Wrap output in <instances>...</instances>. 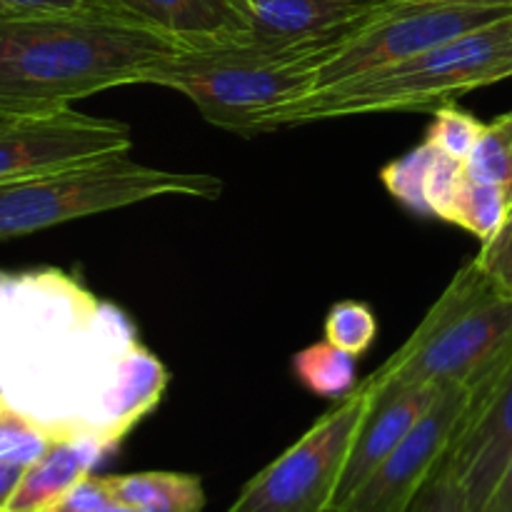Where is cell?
Segmentation results:
<instances>
[{
	"label": "cell",
	"mask_w": 512,
	"mask_h": 512,
	"mask_svg": "<svg viewBox=\"0 0 512 512\" xmlns=\"http://www.w3.org/2000/svg\"><path fill=\"white\" fill-rule=\"evenodd\" d=\"M168 383L128 313L75 275L0 270V398L50 440H93L113 453Z\"/></svg>",
	"instance_id": "1"
},
{
	"label": "cell",
	"mask_w": 512,
	"mask_h": 512,
	"mask_svg": "<svg viewBox=\"0 0 512 512\" xmlns=\"http://www.w3.org/2000/svg\"><path fill=\"white\" fill-rule=\"evenodd\" d=\"M193 45L105 8L0 15V115H43L120 85Z\"/></svg>",
	"instance_id": "2"
},
{
	"label": "cell",
	"mask_w": 512,
	"mask_h": 512,
	"mask_svg": "<svg viewBox=\"0 0 512 512\" xmlns=\"http://www.w3.org/2000/svg\"><path fill=\"white\" fill-rule=\"evenodd\" d=\"M508 78H512V15L413 58L278 105L258 120L255 135L353 115L435 113L473 90Z\"/></svg>",
	"instance_id": "3"
},
{
	"label": "cell",
	"mask_w": 512,
	"mask_h": 512,
	"mask_svg": "<svg viewBox=\"0 0 512 512\" xmlns=\"http://www.w3.org/2000/svg\"><path fill=\"white\" fill-rule=\"evenodd\" d=\"M323 60L315 48L243 35L180 50L150 65L140 85L178 90L208 123L250 138L268 110L313 93Z\"/></svg>",
	"instance_id": "4"
},
{
	"label": "cell",
	"mask_w": 512,
	"mask_h": 512,
	"mask_svg": "<svg viewBox=\"0 0 512 512\" xmlns=\"http://www.w3.org/2000/svg\"><path fill=\"white\" fill-rule=\"evenodd\" d=\"M512 348V295L468 260L408 340L368 375L373 388L470 385Z\"/></svg>",
	"instance_id": "5"
},
{
	"label": "cell",
	"mask_w": 512,
	"mask_h": 512,
	"mask_svg": "<svg viewBox=\"0 0 512 512\" xmlns=\"http://www.w3.org/2000/svg\"><path fill=\"white\" fill-rule=\"evenodd\" d=\"M220 193L223 183L215 175L175 173L113 155L38 178L0 183V240L168 195L218 200Z\"/></svg>",
	"instance_id": "6"
},
{
	"label": "cell",
	"mask_w": 512,
	"mask_h": 512,
	"mask_svg": "<svg viewBox=\"0 0 512 512\" xmlns=\"http://www.w3.org/2000/svg\"><path fill=\"white\" fill-rule=\"evenodd\" d=\"M373 395L370 378L358 380L285 453L243 485L228 512H328Z\"/></svg>",
	"instance_id": "7"
},
{
	"label": "cell",
	"mask_w": 512,
	"mask_h": 512,
	"mask_svg": "<svg viewBox=\"0 0 512 512\" xmlns=\"http://www.w3.org/2000/svg\"><path fill=\"white\" fill-rule=\"evenodd\" d=\"M508 15H512V5L505 3L400 0L325 58L318 68L315 90L413 58Z\"/></svg>",
	"instance_id": "8"
},
{
	"label": "cell",
	"mask_w": 512,
	"mask_h": 512,
	"mask_svg": "<svg viewBox=\"0 0 512 512\" xmlns=\"http://www.w3.org/2000/svg\"><path fill=\"white\" fill-rule=\"evenodd\" d=\"M130 128L120 120L73 108L0 120V183L128 155Z\"/></svg>",
	"instance_id": "9"
},
{
	"label": "cell",
	"mask_w": 512,
	"mask_h": 512,
	"mask_svg": "<svg viewBox=\"0 0 512 512\" xmlns=\"http://www.w3.org/2000/svg\"><path fill=\"white\" fill-rule=\"evenodd\" d=\"M470 390L463 383H448L438 400L398 448L375 468L355 490L353 498L333 512H410L438 475L468 410Z\"/></svg>",
	"instance_id": "10"
},
{
	"label": "cell",
	"mask_w": 512,
	"mask_h": 512,
	"mask_svg": "<svg viewBox=\"0 0 512 512\" xmlns=\"http://www.w3.org/2000/svg\"><path fill=\"white\" fill-rule=\"evenodd\" d=\"M468 390V410L443 468L465 488L470 512H483L512 455V348Z\"/></svg>",
	"instance_id": "11"
},
{
	"label": "cell",
	"mask_w": 512,
	"mask_h": 512,
	"mask_svg": "<svg viewBox=\"0 0 512 512\" xmlns=\"http://www.w3.org/2000/svg\"><path fill=\"white\" fill-rule=\"evenodd\" d=\"M398 3L400 0H253L248 35L273 45L315 48L328 58Z\"/></svg>",
	"instance_id": "12"
},
{
	"label": "cell",
	"mask_w": 512,
	"mask_h": 512,
	"mask_svg": "<svg viewBox=\"0 0 512 512\" xmlns=\"http://www.w3.org/2000/svg\"><path fill=\"white\" fill-rule=\"evenodd\" d=\"M373 383V380H370ZM443 385H413V388H380L375 390L373 405L360 425L355 443L350 448L348 463L340 475L338 493L328 512L348 503L355 490L375 473L380 463L400 445V440L415 428L420 418L438 400Z\"/></svg>",
	"instance_id": "13"
},
{
	"label": "cell",
	"mask_w": 512,
	"mask_h": 512,
	"mask_svg": "<svg viewBox=\"0 0 512 512\" xmlns=\"http://www.w3.org/2000/svg\"><path fill=\"white\" fill-rule=\"evenodd\" d=\"M93 5L158 28L188 45H210L250 33L243 0H93Z\"/></svg>",
	"instance_id": "14"
},
{
	"label": "cell",
	"mask_w": 512,
	"mask_h": 512,
	"mask_svg": "<svg viewBox=\"0 0 512 512\" xmlns=\"http://www.w3.org/2000/svg\"><path fill=\"white\" fill-rule=\"evenodd\" d=\"M105 455L108 450L93 440H53L50 448L25 468L3 512H45L78 480L93 473Z\"/></svg>",
	"instance_id": "15"
},
{
	"label": "cell",
	"mask_w": 512,
	"mask_h": 512,
	"mask_svg": "<svg viewBox=\"0 0 512 512\" xmlns=\"http://www.w3.org/2000/svg\"><path fill=\"white\" fill-rule=\"evenodd\" d=\"M110 490L118 503L133 505L143 512H203V480L190 473H150L108 475Z\"/></svg>",
	"instance_id": "16"
},
{
	"label": "cell",
	"mask_w": 512,
	"mask_h": 512,
	"mask_svg": "<svg viewBox=\"0 0 512 512\" xmlns=\"http://www.w3.org/2000/svg\"><path fill=\"white\" fill-rule=\"evenodd\" d=\"M512 213V193L500 185L480 183L465 175L450 203L445 223H453L458 228L468 230L470 235L485 243L493 238Z\"/></svg>",
	"instance_id": "17"
},
{
	"label": "cell",
	"mask_w": 512,
	"mask_h": 512,
	"mask_svg": "<svg viewBox=\"0 0 512 512\" xmlns=\"http://www.w3.org/2000/svg\"><path fill=\"white\" fill-rule=\"evenodd\" d=\"M353 355L335 348L333 343H313L293 355V373L308 393L318 398L340 400L358 385Z\"/></svg>",
	"instance_id": "18"
},
{
	"label": "cell",
	"mask_w": 512,
	"mask_h": 512,
	"mask_svg": "<svg viewBox=\"0 0 512 512\" xmlns=\"http://www.w3.org/2000/svg\"><path fill=\"white\" fill-rule=\"evenodd\" d=\"M435 145L425 140L418 148L408 150L403 158L393 160L380 170V183L388 188V193L398 200L400 205L415 215L430 218L428 203H425V178H428V168L433 163Z\"/></svg>",
	"instance_id": "19"
},
{
	"label": "cell",
	"mask_w": 512,
	"mask_h": 512,
	"mask_svg": "<svg viewBox=\"0 0 512 512\" xmlns=\"http://www.w3.org/2000/svg\"><path fill=\"white\" fill-rule=\"evenodd\" d=\"M378 338V318L373 308L360 300H340L325 318V340L353 358H363Z\"/></svg>",
	"instance_id": "20"
},
{
	"label": "cell",
	"mask_w": 512,
	"mask_h": 512,
	"mask_svg": "<svg viewBox=\"0 0 512 512\" xmlns=\"http://www.w3.org/2000/svg\"><path fill=\"white\" fill-rule=\"evenodd\" d=\"M465 175L480 183L500 185L512 193V138L495 123H488L485 133L463 160Z\"/></svg>",
	"instance_id": "21"
},
{
	"label": "cell",
	"mask_w": 512,
	"mask_h": 512,
	"mask_svg": "<svg viewBox=\"0 0 512 512\" xmlns=\"http://www.w3.org/2000/svg\"><path fill=\"white\" fill-rule=\"evenodd\" d=\"M485 128H488V123L478 120L468 110L458 108V103H450L435 110L425 140L443 153L465 160L480 140V135L485 133Z\"/></svg>",
	"instance_id": "22"
},
{
	"label": "cell",
	"mask_w": 512,
	"mask_h": 512,
	"mask_svg": "<svg viewBox=\"0 0 512 512\" xmlns=\"http://www.w3.org/2000/svg\"><path fill=\"white\" fill-rule=\"evenodd\" d=\"M50 443L53 440L38 425L30 423L0 398V460L3 463L28 468L50 448Z\"/></svg>",
	"instance_id": "23"
},
{
	"label": "cell",
	"mask_w": 512,
	"mask_h": 512,
	"mask_svg": "<svg viewBox=\"0 0 512 512\" xmlns=\"http://www.w3.org/2000/svg\"><path fill=\"white\" fill-rule=\"evenodd\" d=\"M113 490H110L108 475H85L65 495H60L45 512H103L113 505Z\"/></svg>",
	"instance_id": "24"
},
{
	"label": "cell",
	"mask_w": 512,
	"mask_h": 512,
	"mask_svg": "<svg viewBox=\"0 0 512 512\" xmlns=\"http://www.w3.org/2000/svg\"><path fill=\"white\" fill-rule=\"evenodd\" d=\"M480 265H483L485 273L512 295V213L503 223V228L493 235L490 240H485L480 253L475 255Z\"/></svg>",
	"instance_id": "25"
},
{
	"label": "cell",
	"mask_w": 512,
	"mask_h": 512,
	"mask_svg": "<svg viewBox=\"0 0 512 512\" xmlns=\"http://www.w3.org/2000/svg\"><path fill=\"white\" fill-rule=\"evenodd\" d=\"M410 512H470L468 493L453 473L440 468Z\"/></svg>",
	"instance_id": "26"
},
{
	"label": "cell",
	"mask_w": 512,
	"mask_h": 512,
	"mask_svg": "<svg viewBox=\"0 0 512 512\" xmlns=\"http://www.w3.org/2000/svg\"><path fill=\"white\" fill-rule=\"evenodd\" d=\"M5 8L15 13H50V10H80L98 8L93 0H0Z\"/></svg>",
	"instance_id": "27"
},
{
	"label": "cell",
	"mask_w": 512,
	"mask_h": 512,
	"mask_svg": "<svg viewBox=\"0 0 512 512\" xmlns=\"http://www.w3.org/2000/svg\"><path fill=\"white\" fill-rule=\"evenodd\" d=\"M483 512H512V455L508 463H505L503 475H500L498 485H495Z\"/></svg>",
	"instance_id": "28"
},
{
	"label": "cell",
	"mask_w": 512,
	"mask_h": 512,
	"mask_svg": "<svg viewBox=\"0 0 512 512\" xmlns=\"http://www.w3.org/2000/svg\"><path fill=\"white\" fill-rule=\"evenodd\" d=\"M23 473H25L23 465L3 463V460H0V510L5 508V503L10 500V495L15 493V488H18Z\"/></svg>",
	"instance_id": "29"
},
{
	"label": "cell",
	"mask_w": 512,
	"mask_h": 512,
	"mask_svg": "<svg viewBox=\"0 0 512 512\" xmlns=\"http://www.w3.org/2000/svg\"><path fill=\"white\" fill-rule=\"evenodd\" d=\"M493 123L498 125V128L503 130L505 135H510V138H512V110H510V113H503V115H498V118H495Z\"/></svg>",
	"instance_id": "30"
},
{
	"label": "cell",
	"mask_w": 512,
	"mask_h": 512,
	"mask_svg": "<svg viewBox=\"0 0 512 512\" xmlns=\"http://www.w3.org/2000/svg\"><path fill=\"white\" fill-rule=\"evenodd\" d=\"M103 512H143L140 508H133V505H125V503H118V500H115L113 505H108V508H105Z\"/></svg>",
	"instance_id": "31"
},
{
	"label": "cell",
	"mask_w": 512,
	"mask_h": 512,
	"mask_svg": "<svg viewBox=\"0 0 512 512\" xmlns=\"http://www.w3.org/2000/svg\"><path fill=\"white\" fill-rule=\"evenodd\" d=\"M433 3H505V5H512V0H433Z\"/></svg>",
	"instance_id": "32"
},
{
	"label": "cell",
	"mask_w": 512,
	"mask_h": 512,
	"mask_svg": "<svg viewBox=\"0 0 512 512\" xmlns=\"http://www.w3.org/2000/svg\"><path fill=\"white\" fill-rule=\"evenodd\" d=\"M5 13H15V10H10V8H5L3 3H0V15H5Z\"/></svg>",
	"instance_id": "33"
},
{
	"label": "cell",
	"mask_w": 512,
	"mask_h": 512,
	"mask_svg": "<svg viewBox=\"0 0 512 512\" xmlns=\"http://www.w3.org/2000/svg\"><path fill=\"white\" fill-rule=\"evenodd\" d=\"M243 3H245V5H248V8H250V5H253V0H243Z\"/></svg>",
	"instance_id": "34"
},
{
	"label": "cell",
	"mask_w": 512,
	"mask_h": 512,
	"mask_svg": "<svg viewBox=\"0 0 512 512\" xmlns=\"http://www.w3.org/2000/svg\"><path fill=\"white\" fill-rule=\"evenodd\" d=\"M5 118H10V115H0V120H5Z\"/></svg>",
	"instance_id": "35"
},
{
	"label": "cell",
	"mask_w": 512,
	"mask_h": 512,
	"mask_svg": "<svg viewBox=\"0 0 512 512\" xmlns=\"http://www.w3.org/2000/svg\"><path fill=\"white\" fill-rule=\"evenodd\" d=\"M0 512H3V510H0Z\"/></svg>",
	"instance_id": "36"
}]
</instances>
